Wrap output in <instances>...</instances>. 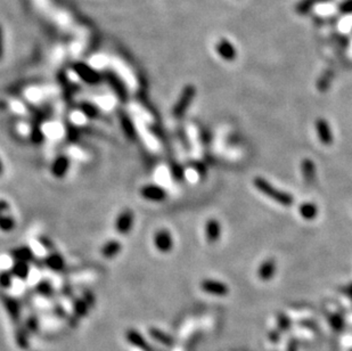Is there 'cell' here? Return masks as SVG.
Masks as SVG:
<instances>
[{
  "mask_svg": "<svg viewBox=\"0 0 352 351\" xmlns=\"http://www.w3.org/2000/svg\"><path fill=\"white\" fill-rule=\"evenodd\" d=\"M140 196L149 202H163L168 196L167 191L156 184L144 185L140 188Z\"/></svg>",
  "mask_w": 352,
  "mask_h": 351,
  "instance_id": "obj_6",
  "label": "cell"
},
{
  "mask_svg": "<svg viewBox=\"0 0 352 351\" xmlns=\"http://www.w3.org/2000/svg\"><path fill=\"white\" fill-rule=\"evenodd\" d=\"M122 250V245L119 241L116 240H110L105 242L102 246V255L105 257L106 259H113Z\"/></svg>",
  "mask_w": 352,
  "mask_h": 351,
  "instance_id": "obj_14",
  "label": "cell"
},
{
  "mask_svg": "<svg viewBox=\"0 0 352 351\" xmlns=\"http://www.w3.org/2000/svg\"><path fill=\"white\" fill-rule=\"evenodd\" d=\"M73 70L79 76L82 81L88 85H98L102 81V76L96 70L92 69L85 63H76L73 64Z\"/></svg>",
  "mask_w": 352,
  "mask_h": 351,
  "instance_id": "obj_5",
  "label": "cell"
},
{
  "mask_svg": "<svg viewBox=\"0 0 352 351\" xmlns=\"http://www.w3.org/2000/svg\"><path fill=\"white\" fill-rule=\"evenodd\" d=\"M153 243L156 250L161 253H169L173 248V236L168 229L160 228L155 232L153 236Z\"/></svg>",
  "mask_w": 352,
  "mask_h": 351,
  "instance_id": "obj_4",
  "label": "cell"
},
{
  "mask_svg": "<svg viewBox=\"0 0 352 351\" xmlns=\"http://www.w3.org/2000/svg\"><path fill=\"white\" fill-rule=\"evenodd\" d=\"M45 263L48 266V268L56 271L62 270L65 265L64 259L58 253H52L51 256H48L47 259L45 260Z\"/></svg>",
  "mask_w": 352,
  "mask_h": 351,
  "instance_id": "obj_21",
  "label": "cell"
},
{
  "mask_svg": "<svg viewBox=\"0 0 352 351\" xmlns=\"http://www.w3.org/2000/svg\"><path fill=\"white\" fill-rule=\"evenodd\" d=\"M122 128H123L125 135L128 136L129 138L134 139L135 136H136V131L134 130V127H133V122H131V120L128 118H124L122 119Z\"/></svg>",
  "mask_w": 352,
  "mask_h": 351,
  "instance_id": "obj_25",
  "label": "cell"
},
{
  "mask_svg": "<svg viewBox=\"0 0 352 351\" xmlns=\"http://www.w3.org/2000/svg\"><path fill=\"white\" fill-rule=\"evenodd\" d=\"M9 210V204L4 201V199H0V214H4V213H7Z\"/></svg>",
  "mask_w": 352,
  "mask_h": 351,
  "instance_id": "obj_33",
  "label": "cell"
},
{
  "mask_svg": "<svg viewBox=\"0 0 352 351\" xmlns=\"http://www.w3.org/2000/svg\"><path fill=\"white\" fill-rule=\"evenodd\" d=\"M299 212L303 219L310 221V220H314V219L318 216V208H317V206L314 203L305 202L300 206Z\"/></svg>",
  "mask_w": 352,
  "mask_h": 351,
  "instance_id": "obj_16",
  "label": "cell"
},
{
  "mask_svg": "<svg viewBox=\"0 0 352 351\" xmlns=\"http://www.w3.org/2000/svg\"><path fill=\"white\" fill-rule=\"evenodd\" d=\"M315 127H316L317 136H318V138H319L321 144L327 145V146L333 144L334 137H333V133H332V129H331V126L329 123V121L322 119V118L317 119Z\"/></svg>",
  "mask_w": 352,
  "mask_h": 351,
  "instance_id": "obj_7",
  "label": "cell"
},
{
  "mask_svg": "<svg viewBox=\"0 0 352 351\" xmlns=\"http://www.w3.org/2000/svg\"><path fill=\"white\" fill-rule=\"evenodd\" d=\"M106 79L109 80L112 88H113V89L117 92V95H119L121 98H125L127 97L125 86L123 85V82L120 80V78L117 77L115 73L110 71V72H106Z\"/></svg>",
  "mask_w": 352,
  "mask_h": 351,
  "instance_id": "obj_15",
  "label": "cell"
},
{
  "mask_svg": "<svg viewBox=\"0 0 352 351\" xmlns=\"http://www.w3.org/2000/svg\"><path fill=\"white\" fill-rule=\"evenodd\" d=\"M343 292H344V294L350 296V298L352 299V283H351V284H349L348 286H346V287H344Z\"/></svg>",
  "mask_w": 352,
  "mask_h": 351,
  "instance_id": "obj_36",
  "label": "cell"
},
{
  "mask_svg": "<svg viewBox=\"0 0 352 351\" xmlns=\"http://www.w3.org/2000/svg\"><path fill=\"white\" fill-rule=\"evenodd\" d=\"M276 269H277V265L275 260L273 259L265 260L261 263L260 267H259V270H258L259 279L263 282L270 281L272 277L275 276Z\"/></svg>",
  "mask_w": 352,
  "mask_h": 351,
  "instance_id": "obj_12",
  "label": "cell"
},
{
  "mask_svg": "<svg viewBox=\"0 0 352 351\" xmlns=\"http://www.w3.org/2000/svg\"><path fill=\"white\" fill-rule=\"evenodd\" d=\"M201 289L205 293L216 296H224L229 292V289L226 284L216 280H204L201 283Z\"/></svg>",
  "mask_w": 352,
  "mask_h": 351,
  "instance_id": "obj_8",
  "label": "cell"
},
{
  "mask_svg": "<svg viewBox=\"0 0 352 351\" xmlns=\"http://www.w3.org/2000/svg\"><path fill=\"white\" fill-rule=\"evenodd\" d=\"M12 275L17 277L21 280H27L30 272V267H29V262L27 261H19L16 260L12 267Z\"/></svg>",
  "mask_w": 352,
  "mask_h": 351,
  "instance_id": "obj_17",
  "label": "cell"
},
{
  "mask_svg": "<svg viewBox=\"0 0 352 351\" xmlns=\"http://www.w3.org/2000/svg\"><path fill=\"white\" fill-rule=\"evenodd\" d=\"M135 223V213L130 209H124L117 214L114 221V229L120 235H128L133 231Z\"/></svg>",
  "mask_w": 352,
  "mask_h": 351,
  "instance_id": "obj_3",
  "label": "cell"
},
{
  "mask_svg": "<svg viewBox=\"0 0 352 351\" xmlns=\"http://www.w3.org/2000/svg\"><path fill=\"white\" fill-rule=\"evenodd\" d=\"M80 110L82 111V113L85 115H87L88 118H91V119H95L97 116L99 115V112L98 109L95 105L89 104V103H84L80 105Z\"/></svg>",
  "mask_w": 352,
  "mask_h": 351,
  "instance_id": "obj_24",
  "label": "cell"
},
{
  "mask_svg": "<svg viewBox=\"0 0 352 351\" xmlns=\"http://www.w3.org/2000/svg\"><path fill=\"white\" fill-rule=\"evenodd\" d=\"M3 172H4V165H3L2 160H0V174H2Z\"/></svg>",
  "mask_w": 352,
  "mask_h": 351,
  "instance_id": "obj_37",
  "label": "cell"
},
{
  "mask_svg": "<svg viewBox=\"0 0 352 351\" xmlns=\"http://www.w3.org/2000/svg\"><path fill=\"white\" fill-rule=\"evenodd\" d=\"M196 96V88L193 85H187L186 86L182 94H180L179 98L177 101V103L173 106L172 109V115L175 119H180L186 114V112L189 109V106L192 105L193 101Z\"/></svg>",
  "mask_w": 352,
  "mask_h": 351,
  "instance_id": "obj_2",
  "label": "cell"
},
{
  "mask_svg": "<svg viewBox=\"0 0 352 351\" xmlns=\"http://www.w3.org/2000/svg\"><path fill=\"white\" fill-rule=\"evenodd\" d=\"M70 164L71 161L65 155H60L55 160L53 161V163L51 165V172L53 174V177H55L57 179L64 178L66 173L70 170Z\"/></svg>",
  "mask_w": 352,
  "mask_h": 351,
  "instance_id": "obj_9",
  "label": "cell"
},
{
  "mask_svg": "<svg viewBox=\"0 0 352 351\" xmlns=\"http://www.w3.org/2000/svg\"><path fill=\"white\" fill-rule=\"evenodd\" d=\"M12 281H13V275L11 271L0 272V285L5 287V289H8V287L12 286Z\"/></svg>",
  "mask_w": 352,
  "mask_h": 351,
  "instance_id": "obj_27",
  "label": "cell"
},
{
  "mask_svg": "<svg viewBox=\"0 0 352 351\" xmlns=\"http://www.w3.org/2000/svg\"><path fill=\"white\" fill-rule=\"evenodd\" d=\"M301 170L306 184L309 185L315 184L316 182V164L310 159H305L301 163Z\"/></svg>",
  "mask_w": 352,
  "mask_h": 351,
  "instance_id": "obj_13",
  "label": "cell"
},
{
  "mask_svg": "<svg viewBox=\"0 0 352 351\" xmlns=\"http://www.w3.org/2000/svg\"><path fill=\"white\" fill-rule=\"evenodd\" d=\"M216 51L220 55L222 60L227 62H233L236 60L237 57V51L235 49V47L231 41H228L227 39H221L217 45Z\"/></svg>",
  "mask_w": 352,
  "mask_h": 351,
  "instance_id": "obj_11",
  "label": "cell"
},
{
  "mask_svg": "<svg viewBox=\"0 0 352 351\" xmlns=\"http://www.w3.org/2000/svg\"><path fill=\"white\" fill-rule=\"evenodd\" d=\"M253 184L259 192H261L267 197L271 198L272 201L277 202L283 207H292L294 204V197L292 196V194L281 191L265 178L256 177L253 179Z\"/></svg>",
  "mask_w": 352,
  "mask_h": 351,
  "instance_id": "obj_1",
  "label": "cell"
},
{
  "mask_svg": "<svg viewBox=\"0 0 352 351\" xmlns=\"http://www.w3.org/2000/svg\"><path fill=\"white\" fill-rule=\"evenodd\" d=\"M150 334H152V336H153V338H155L156 340L160 341V342L165 343V344L171 343V339L169 338V336L165 335L162 332H160L159 330H150Z\"/></svg>",
  "mask_w": 352,
  "mask_h": 351,
  "instance_id": "obj_28",
  "label": "cell"
},
{
  "mask_svg": "<svg viewBox=\"0 0 352 351\" xmlns=\"http://www.w3.org/2000/svg\"><path fill=\"white\" fill-rule=\"evenodd\" d=\"M339 12L340 14H343V15L352 14V0H344L343 3H341L339 6Z\"/></svg>",
  "mask_w": 352,
  "mask_h": 351,
  "instance_id": "obj_29",
  "label": "cell"
},
{
  "mask_svg": "<svg viewBox=\"0 0 352 351\" xmlns=\"http://www.w3.org/2000/svg\"><path fill=\"white\" fill-rule=\"evenodd\" d=\"M127 336H128L129 342L136 345V347H138L144 351H152L148 343L146 342V341L143 339V336H141L138 332H136V331H129V332L127 333Z\"/></svg>",
  "mask_w": 352,
  "mask_h": 351,
  "instance_id": "obj_19",
  "label": "cell"
},
{
  "mask_svg": "<svg viewBox=\"0 0 352 351\" xmlns=\"http://www.w3.org/2000/svg\"><path fill=\"white\" fill-rule=\"evenodd\" d=\"M315 23L318 26H330V24L337 23L336 17H315Z\"/></svg>",
  "mask_w": 352,
  "mask_h": 351,
  "instance_id": "obj_30",
  "label": "cell"
},
{
  "mask_svg": "<svg viewBox=\"0 0 352 351\" xmlns=\"http://www.w3.org/2000/svg\"><path fill=\"white\" fill-rule=\"evenodd\" d=\"M204 234L207 242L210 244H214L220 240V237H221V225H220L217 219H209L207 223H205Z\"/></svg>",
  "mask_w": 352,
  "mask_h": 351,
  "instance_id": "obj_10",
  "label": "cell"
},
{
  "mask_svg": "<svg viewBox=\"0 0 352 351\" xmlns=\"http://www.w3.org/2000/svg\"><path fill=\"white\" fill-rule=\"evenodd\" d=\"M39 290H41L42 293H49V291H51V286L48 283H42V284H40V286H39Z\"/></svg>",
  "mask_w": 352,
  "mask_h": 351,
  "instance_id": "obj_34",
  "label": "cell"
},
{
  "mask_svg": "<svg viewBox=\"0 0 352 351\" xmlns=\"http://www.w3.org/2000/svg\"><path fill=\"white\" fill-rule=\"evenodd\" d=\"M76 311L79 316H85L87 314V307L84 301H78L76 305Z\"/></svg>",
  "mask_w": 352,
  "mask_h": 351,
  "instance_id": "obj_31",
  "label": "cell"
},
{
  "mask_svg": "<svg viewBox=\"0 0 352 351\" xmlns=\"http://www.w3.org/2000/svg\"><path fill=\"white\" fill-rule=\"evenodd\" d=\"M14 258L19 261L29 262L32 260L33 253L29 247H21V248H17V250H15V252H14Z\"/></svg>",
  "mask_w": 352,
  "mask_h": 351,
  "instance_id": "obj_23",
  "label": "cell"
},
{
  "mask_svg": "<svg viewBox=\"0 0 352 351\" xmlns=\"http://www.w3.org/2000/svg\"><path fill=\"white\" fill-rule=\"evenodd\" d=\"M15 227H16V221L13 216H11V214H8V213L0 214V231L8 233V232H12Z\"/></svg>",
  "mask_w": 352,
  "mask_h": 351,
  "instance_id": "obj_22",
  "label": "cell"
},
{
  "mask_svg": "<svg viewBox=\"0 0 352 351\" xmlns=\"http://www.w3.org/2000/svg\"><path fill=\"white\" fill-rule=\"evenodd\" d=\"M331 0H318V3H329Z\"/></svg>",
  "mask_w": 352,
  "mask_h": 351,
  "instance_id": "obj_38",
  "label": "cell"
},
{
  "mask_svg": "<svg viewBox=\"0 0 352 351\" xmlns=\"http://www.w3.org/2000/svg\"><path fill=\"white\" fill-rule=\"evenodd\" d=\"M332 321H331V323H332V325H333L334 326V328L335 329H340L341 328V321H342V319H341V317L339 316V315H334L333 317H332V319H331Z\"/></svg>",
  "mask_w": 352,
  "mask_h": 351,
  "instance_id": "obj_32",
  "label": "cell"
},
{
  "mask_svg": "<svg viewBox=\"0 0 352 351\" xmlns=\"http://www.w3.org/2000/svg\"><path fill=\"white\" fill-rule=\"evenodd\" d=\"M5 306H6V308L9 311V314L12 315V317H14V318H15V317H18L19 309H18L17 302L15 300L9 299V298L6 299L5 300Z\"/></svg>",
  "mask_w": 352,
  "mask_h": 351,
  "instance_id": "obj_26",
  "label": "cell"
},
{
  "mask_svg": "<svg viewBox=\"0 0 352 351\" xmlns=\"http://www.w3.org/2000/svg\"><path fill=\"white\" fill-rule=\"evenodd\" d=\"M4 55V36H3V29L0 27V60Z\"/></svg>",
  "mask_w": 352,
  "mask_h": 351,
  "instance_id": "obj_35",
  "label": "cell"
},
{
  "mask_svg": "<svg viewBox=\"0 0 352 351\" xmlns=\"http://www.w3.org/2000/svg\"><path fill=\"white\" fill-rule=\"evenodd\" d=\"M317 3H318V0H300L295 6V12L297 15L306 16L314 9Z\"/></svg>",
  "mask_w": 352,
  "mask_h": 351,
  "instance_id": "obj_20",
  "label": "cell"
},
{
  "mask_svg": "<svg viewBox=\"0 0 352 351\" xmlns=\"http://www.w3.org/2000/svg\"><path fill=\"white\" fill-rule=\"evenodd\" d=\"M334 76L335 74H334L333 70H326L320 76L318 81H317V89L321 92L329 90L331 85H332V81H333V79H334Z\"/></svg>",
  "mask_w": 352,
  "mask_h": 351,
  "instance_id": "obj_18",
  "label": "cell"
}]
</instances>
